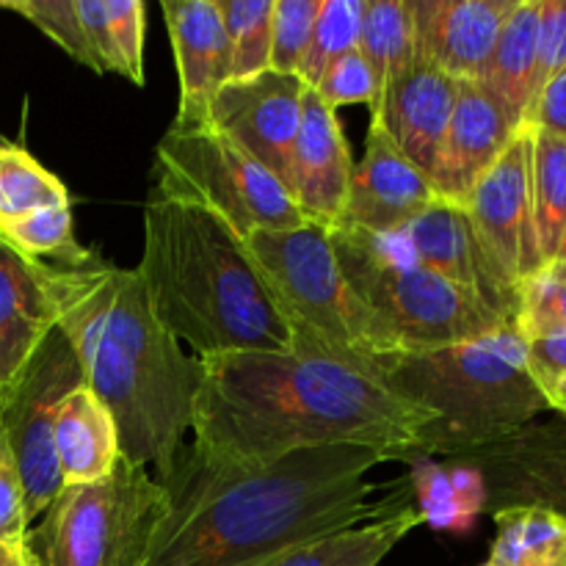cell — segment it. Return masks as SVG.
<instances>
[{
	"mask_svg": "<svg viewBox=\"0 0 566 566\" xmlns=\"http://www.w3.org/2000/svg\"><path fill=\"white\" fill-rule=\"evenodd\" d=\"M53 451L64 486L94 484L122 459L114 415L92 396L88 387L70 392L59 407Z\"/></svg>",
	"mask_w": 566,
	"mask_h": 566,
	"instance_id": "cell-22",
	"label": "cell"
},
{
	"mask_svg": "<svg viewBox=\"0 0 566 566\" xmlns=\"http://www.w3.org/2000/svg\"><path fill=\"white\" fill-rule=\"evenodd\" d=\"M365 3L368 0H321L307 55H304L302 70H298V77L310 88L321 81L329 64L357 50Z\"/></svg>",
	"mask_w": 566,
	"mask_h": 566,
	"instance_id": "cell-30",
	"label": "cell"
},
{
	"mask_svg": "<svg viewBox=\"0 0 566 566\" xmlns=\"http://www.w3.org/2000/svg\"><path fill=\"white\" fill-rule=\"evenodd\" d=\"M180 81L175 130L213 127L210 105L232 81V50L216 0H166L160 3Z\"/></svg>",
	"mask_w": 566,
	"mask_h": 566,
	"instance_id": "cell-16",
	"label": "cell"
},
{
	"mask_svg": "<svg viewBox=\"0 0 566 566\" xmlns=\"http://www.w3.org/2000/svg\"><path fill=\"white\" fill-rule=\"evenodd\" d=\"M497 525L481 566H566V517L547 509L514 506L492 514Z\"/></svg>",
	"mask_w": 566,
	"mask_h": 566,
	"instance_id": "cell-25",
	"label": "cell"
},
{
	"mask_svg": "<svg viewBox=\"0 0 566 566\" xmlns=\"http://www.w3.org/2000/svg\"><path fill=\"white\" fill-rule=\"evenodd\" d=\"M434 199V182L412 160L403 158L385 127L370 122L365 155L352 171L340 227L374 238H398L431 208Z\"/></svg>",
	"mask_w": 566,
	"mask_h": 566,
	"instance_id": "cell-15",
	"label": "cell"
},
{
	"mask_svg": "<svg viewBox=\"0 0 566 566\" xmlns=\"http://www.w3.org/2000/svg\"><path fill=\"white\" fill-rule=\"evenodd\" d=\"M28 531H31V523L25 514V486H22L14 451L0 426V542L28 539Z\"/></svg>",
	"mask_w": 566,
	"mask_h": 566,
	"instance_id": "cell-39",
	"label": "cell"
},
{
	"mask_svg": "<svg viewBox=\"0 0 566 566\" xmlns=\"http://www.w3.org/2000/svg\"><path fill=\"white\" fill-rule=\"evenodd\" d=\"M352 171V147L337 119V111L329 108L313 88H307L302 130L293 147L291 182H287V191L304 219L326 230L340 227Z\"/></svg>",
	"mask_w": 566,
	"mask_h": 566,
	"instance_id": "cell-19",
	"label": "cell"
},
{
	"mask_svg": "<svg viewBox=\"0 0 566 566\" xmlns=\"http://www.w3.org/2000/svg\"><path fill=\"white\" fill-rule=\"evenodd\" d=\"M392 462L374 448L298 451L263 468L208 462L191 446L158 484L166 509L144 566H260L291 547L357 528L409 506L415 490L390 492L368 473Z\"/></svg>",
	"mask_w": 566,
	"mask_h": 566,
	"instance_id": "cell-1",
	"label": "cell"
},
{
	"mask_svg": "<svg viewBox=\"0 0 566 566\" xmlns=\"http://www.w3.org/2000/svg\"><path fill=\"white\" fill-rule=\"evenodd\" d=\"M523 130L479 81H459V97L437 155V197L464 205L481 177L497 164L514 136Z\"/></svg>",
	"mask_w": 566,
	"mask_h": 566,
	"instance_id": "cell-17",
	"label": "cell"
},
{
	"mask_svg": "<svg viewBox=\"0 0 566 566\" xmlns=\"http://www.w3.org/2000/svg\"><path fill=\"white\" fill-rule=\"evenodd\" d=\"M547 274H553V276H558V280H564L566 282V260H562V263H553V265H547Z\"/></svg>",
	"mask_w": 566,
	"mask_h": 566,
	"instance_id": "cell-43",
	"label": "cell"
},
{
	"mask_svg": "<svg viewBox=\"0 0 566 566\" xmlns=\"http://www.w3.org/2000/svg\"><path fill=\"white\" fill-rule=\"evenodd\" d=\"M381 385L429 415L418 457H457L492 446L551 412L525 365V337L514 326L448 348L398 354Z\"/></svg>",
	"mask_w": 566,
	"mask_h": 566,
	"instance_id": "cell-5",
	"label": "cell"
},
{
	"mask_svg": "<svg viewBox=\"0 0 566 566\" xmlns=\"http://www.w3.org/2000/svg\"><path fill=\"white\" fill-rule=\"evenodd\" d=\"M241 243L296 352L381 381L398 352L348 287L326 227L307 221L291 230H258Z\"/></svg>",
	"mask_w": 566,
	"mask_h": 566,
	"instance_id": "cell-6",
	"label": "cell"
},
{
	"mask_svg": "<svg viewBox=\"0 0 566 566\" xmlns=\"http://www.w3.org/2000/svg\"><path fill=\"white\" fill-rule=\"evenodd\" d=\"M423 523H429L423 509L409 503V506L374 520V523L337 531V534L321 536L307 545L291 547V551L280 553L260 566H379L381 558L392 553V547L403 536L412 534Z\"/></svg>",
	"mask_w": 566,
	"mask_h": 566,
	"instance_id": "cell-24",
	"label": "cell"
},
{
	"mask_svg": "<svg viewBox=\"0 0 566 566\" xmlns=\"http://www.w3.org/2000/svg\"><path fill=\"white\" fill-rule=\"evenodd\" d=\"M420 265L468 293L503 326L517 329L520 287L509 280L475 232L464 205L437 197L431 208L396 238Z\"/></svg>",
	"mask_w": 566,
	"mask_h": 566,
	"instance_id": "cell-12",
	"label": "cell"
},
{
	"mask_svg": "<svg viewBox=\"0 0 566 566\" xmlns=\"http://www.w3.org/2000/svg\"><path fill=\"white\" fill-rule=\"evenodd\" d=\"M562 260H566V230H564L562 247H558V254H556V260H553V263H562ZM553 263H551V265H553Z\"/></svg>",
	"mask_w": 566,
	"mask_h": 566,
	"instance_id": "cell-44",
	"label": "cell"
},
{
	"mask_svg": "<svg viewBox=\"0 0 566 566\" xmlns=\"http://www.w3.org/2000/svg\"><path fill=\"white\" fill-rule=\"evenodd\" d=\"M0 235L33 260H61L81 249L72 232L70 208H44L20 219L0 221Z\"/></svg>",
	"mask_w": 566,
	"mask_h": 566,
	"instance_id": "cell-31",
	"label": "cell"
},
{
	"mask_svg": "<svg viewBox=\"0 0 566 566\" xmlns=\"http://www.w3.org/2000/svg\"><path fill=\"white\" fill-rule=\"evenodd\" d=\"M517 332L523 337L566 335V282L545 269L520 287Z\"/></svg>",
	"mask_w": 566,
	"mask_h": 566,
	"instance_id": "cell-34",
	"label": "cell"
},
{
	"mask_svg": "<svg viewBox=\"0 0 566 566\" xmlns=\"http://www.w3.org/2000/svg\"><path fill=\"white\" fill-rule=\"evenodd\" d=\"M321 0H274L271 11V70L298 75L313 36Z\"/></svg>",
	"mask_w": 566,
	"mask_h": 566,
	"instance_id": "cell-33",
	"label": "cell"
},
{
	"mask_svg": "<svg viewBox=\"0 0 566 566\" xmlns=\"http://www.w3.org/2000/svg\"><path fill=\"white\" fill-rule=\"evenodd\" d=\"M6 144H11V142H9V138L3 136V133H0V147H6Z\"/></svg>",
	"mask_w": 566,
	"mask_h": 566,
	"instance_id": "cell-45",
	"label": "cell"
},
{
	"mask_svg": "<svg viewBox=\"0 0 566 566\" xmlns=\"http://www.w3.org/2000/svg\"><path fill=\"white\" fill-rule=\"evenodd\" d=\"M531 130V205L542 265L556 260L566 230V136Z\"/></svg>",
	"mask_w": 566,
	"mask_h": 566,
	"instance_id": "cell-26",
	"label": "cell"
},
{
	"mask_svg": "<svg viewBox=\"0 0 566 566\" xmlns=\"http://www.w3.org/2000/svg\"><path fill=\"white\" fill-rule=\"evenodd\" d=\"M53 329L48 265L17 252L0 235V403Z\"/></svg>",
	"mask_w": 566,
	"mask_h": 566,
	"instance_id": "cell-21",
	"label": "cell"
},
{
	"mask_svg": "<svg viewBox=\"0 0 566 566\" xmlns=\"http://www.w3.org/2000/svg\"><path fill=\"white\" fill-rule=\"evenodd\" d=\"M114 48L122 61V77L142 86L144 83V28L147 9L142 0H103Z\"/></svg>",
	"mask_w": 566,
	"mask_h": 566,
	"instance_id": "cell-36",
	"label": "cell"
},
{
	"mask_svg": "<svg viewBox=\"0 0 566 566\" xmlns=\"http://www.w3.org/2000/svg\"><path fill=\"white\" fill-rule=\"evenodd\" d=\"M70 191L17 144L0 147V221L20 219L44 208H70Z\"/></svg>",
	"mask_w": 566,
	"mask_h": 566,
	"instance_id": "cell-28",
	"label": "cell"
},
{
	"mask_svg": "<svg viewBox=\"0 0 566 566\" xmlns=\"http://www.w3.org/2000/svg\"><path fill=\"white\" fill-rule=\"evenodd\" d=\"M440 462L475 475L481 512L536 506L566 517V415L534 420L492 446Z\"/></svg>",
	"mask_w": 566,
	"mask_h": 566,
	"instance_id": "cell-11",
	"label": "cell"
},
{
	"mask_svg": "<svg viewBox=\"0 0 566 566\" xmlns=\"http://www.w3.org/2000/svg\"><path fill=\"white\" fill-rule=\"evenodd\" d=\"M77 20H81L83 31H86L88 44H92V53L97 59L99 72H116L122 75V61L119 53L114 48V36H111L108 20H105L103 0H75Z\"/></svg>",
	"mask_w": 566,
	"mask_h": 566,
	"instance_id": "cell-40",
	"label": "cell"
},
{
	"mask_svg": "<svg viewBox=\"0 0 566 566\" xmlns=\"http://www.w3.org/2000/svg\"><path fill=\"white\" fill-rule=\"evenodd\" d=\"M459 97V81L415 55L381 92L370 122L385 127L403 158L431 180Z\"/></svg>",
	"mask_w": 566,
	"mask_h": 566,
	"instance_id": "cell-20",
	"label": "cell"
},
{
	"mask_svg": "<svg viewBox=\"0 0 566 566\" xmlns=\"http://www.w3.org/2000/svg\"><path fill=\"white\" fill-rule=\"evenodd\" d=\"M3 9L25 17L44 36L53 39L70 59L103 75L92 53V44L86 39V31H83L81 20H77L75 0H14V3H3Z\"/></svg>",
	"mask_w": 566,
	"mask_h": 566,
	"instance_id": "cell-32",
	"label": "cell"
},
{
	"mask_svg": "<svg viewBox=\"0 0 566 566\" xmlns=\"http://www.w3.org/2000/svg\"><path fill=\"white\" fill-rule=\"evenodd\" d=\"M536 36H539V0H520L509 14L479 83L525 127L534 108Z\"/></svg>",
	"mask_w": 566,
	"mask_h": 566,
	"instance_id": "cell-23",
	"label": "cell"
},
{
	"mask_svg": "<svg viewBox=\"0 0 566 566\" xmlns=\"http://www.w3.org/2000/svg\"><path fill=\"white\" fill-rule=\"evenodd\" d=\"M525 365L547 409L566 415V335L525 337Z\"/></svg>",
	"mask_w": 566,
	"mask_h": 566,
	"instance_id": "cell-37",
	"label": "cell"
},
{
	"mask_svg": "<svg viewBox=\"0 0 566 566\" xmlns=\"http://www.w3.org/2000/svg\"><path fill=\"white\" fill-rule=\"evenodd\" d=\"M429 415L335 359L304 352H238L199 359L188 446L208 462L263 468L298 451L374 448L418 457Z\"/></svg>",
	"mask_w": 566,
	"mask_h": 566,
	"instance_id": "cell-2",
	"label": "cell"
},
{
	"mask_svg": "<svg viewBox=\"0 0 566 566\" xmlns=\"http://www.w3.org/2000/svg\"><path fill=\"white\" fill-rule=\"evenodd\" d=\"M357 50L374 70L381 99L387 83L415 59L412 3L409 0H368Z\"/></svg>",
	"mask_w": 566,
	"mask_h": 566,
	"instance_id": "cell-27",
	"label": "cell"
},
{
	"mask_svg": "<svg viewBox=\"0 0 566 566\" xmlns=\"http://www.w3.org/2000/svg\"><path fill=\"white\" fill-rule=\"evenodd\" d=\"M81 387H86L81 363L64 332L55 326L22 370L14 390L0 403V426L25 486L28 523L42 517L64 490L55 464L53 426L64 398Z\"/></svg>",
	"mask_w": 566,
	"mask_h": 566,
	"instance_id": "cell-10",
	"label": "cell"
},
{
	"mask_svg": "<svg viewBox=\"0 0 566 566\" xmlns=\"http://www.w3.org/2000/svg\"><path fill=\"white\" fill-rule=\"evenodd\" d=\"M307 88L298 75L276 70L230 81L210 105V122L287 188Z\"/></svg>",
	"mask_w": 566,
	"mask_h": 566,
	"instance_id": "cell-13",
	"label": "cell"
},
{
	"mask_svg": "<svg viewBox=\"0 0 566 566\" xmlns=\"http://www.w3.org/2000/svg\"><path fill=\"white\" fill-rule=\"evenodd\" d=\"M415 55L457 81H479L520 0H409Z\"/></svg>",
	"mask_w": 566,
	"mask_h": 566,
	"instance_id": "cell-18",
	"label": "cell"
},
{
	"mask_svg": "<svg viewBox=\"0 0 566 566\" xmlns=\"http://www.w3.org/2000/svg\"><path fill=\"white\" fill-rule=\"evenodd\" d=\"M0 566H39L28 539H3L0 542Z\"/></svg>",
	"mask_w": 566,
	"mask_h": 566,
	"instance_id": "cell-42",
	"label": "cell"
},
{
	"mask_svg": "<svg viewBox=\"0 0 566 566\" xmlns=\"http://www.w3.org/2000/svg\"><path fill=\"white\" fill-rule=\"evenodd\" d=\"M566 64V0H539L534 103L542 88Z\"/></svg>",
	"mask_w": 566,
	"mask_h": 566,
	"instance_id": "cell-38",
	"label": "cell"
},
{
	"mask_svg": "<svg viewBox=\"0 0 566 566\" xmlns=\"http://www.w3.org/2000/svg\"><path fill=\"white\" fill-rule=\"evenodd\" d=\"M329 235L348 287L398 354L434 352L509 329L468 293L420 265L396 238L348 227Z\"/></svg>",
	"mask_w": 566,
	"mask_h": 566,
	"instance_id": "cell-7",
	"label": "cell"
},
{
	"mask_svg": "<svg viewBox=\"0 0 566 566\" xmlns=\"http://www.w3.org/2000/svg\"><path fill=\"white\" fill-rule=\"evenodd\" d=\"M232 50V81L271 70L274 0H216Z\"/></svg>",
	"mask_w": 566,
	"mask_h": 566,
	"instance_id": "cell-29",
	"label": "cell"
},
{
	"mask_svg": "<svg viewBox=\"0 0 566 566\" xmlns=\"http://www.w3.org/2000/svg\"><path fill=\"white\" fill-rule=\"evenodd\" d=\"M313 92L335 111L343 108V105H368L370 114H374L376 103H379L376 75L359 50H352L343 59H337L335 64H329V70L313 86Z\"/></svg>",
	"mask_w": 566,
	"mask_h": 566,
	"instance_id": "cell-35",
	"label": "cell"
},
{
	"mask_svg": "<svg viewBox=\"0 0 566 566\" xmlns=\"http://www.w3.org/2000/svg\"><path fill=\"white\" fill-rule=\"evenodd\" d=\"M42 263L55 326L92 396L114 415L122 457L166 479L191 434L199 359L158 324L136 269L83 247Z\"/></svg>",
	"mask_w": 566,
	"mask_h": 566,
	"instance_id": "cell-3",
	"label": "cell"
},
{
	"mask_svg": "<svg viewBox=\"0 0 566 566\" xmlns=\"http://www.w3.org/2000/svg\"><path fill=\"white\" fill-rule=\"evenodd\" d=\"M155 186L219 216L238 238L307 224L291 191L216 127L169 130L155 149Z\"/></svg>",
	"mask_w": 566,
	"mask_h": 566,
	"instance_id": "cell-9",
	"label": "cell"
},
{
	"mask_svg": "<svg viewBox=\"0 0 566 566\" xmlns=\"http://www.w3.org/2000/svg\"><path fill=\"white\" fill-rule=\"evenodd\" d=\"M525 127H539V130L566 136V64L539 92Z\"/></svg>",
	"mask_w": 566,
	"mask_h": 566,
	"instance_id": "cell-41",
	"label": "cell"
},
{
	"mask_svg": "<svg viewBox=\"0 0 566 566\" xmlns=\"http://www.w3.org/2000/svg\"><path fill=\"white\" fill-rule=\"evenodd\" d=\"M475 232L490 249L503 274L523 287L539 274V247L534 230V205H531V130L514 136L497 164L479 180L464 202Z\"/></svg>",
	"mask_w": 566,
	"mask_h": 566,
	"instance_id": "cell-14",
	"label": "cell"
},
{
	"mask_svg": "<svg viewBox=\"0 0 566 566\" xmlns=\"http://www.w3.org/2000/svg\"><path fill=\"white\" fill-rule=\"evenodd\" d=\"M164 509L158 479L122 457L105 479L64 486L28 542L39 566H144Z\"/></svg>",
	"mask_w": 566,
	"mask_h": 566,
	"instance_id": "cell-8",
	"label": "cell"
},
{
	"mask_svg": "<svg viewBox=\"0 0 566 566\" xmlns=\"http://www.w3.org/2000/svg\"><path fill=\"white\" fill-rule=\"evenodd\" d=\"M136 274L158 324L193 357L296 352L243 243L219 216L149 188Z\"/></svg>",
	"mask_w": 566,
	"mask_h": 566,
	"instance_id": "cell-4",
	"label": "cell"
}]
</instances>
